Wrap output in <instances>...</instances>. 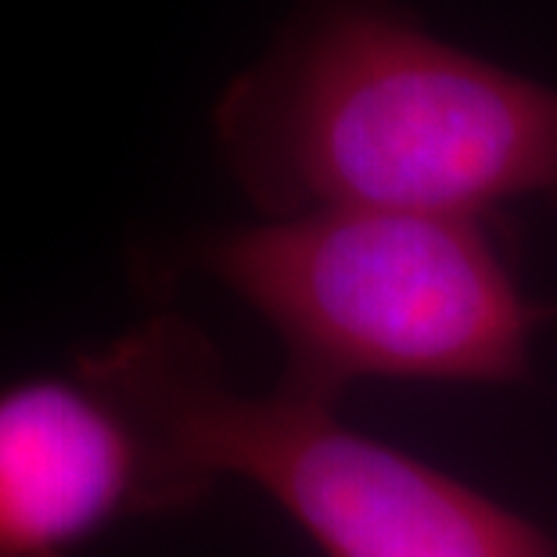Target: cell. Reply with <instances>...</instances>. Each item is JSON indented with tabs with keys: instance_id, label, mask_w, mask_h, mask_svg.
<instances>
[{
	"instance_id": "cell-2",
	"label": "cell",
	"mask_w": 557,
	"mask_h": 557,
	"mask_svg": "<svg viewBox=\"0 0 557 557\" xmlns=\"http://www.w3.org/2000/svg\"><path fill=\"white\" fill-rule=\"evenodd\" d=\"M151 284L206 277L277 331L281 382L338 399L363 377L507 385L529 374L540 310L490 220L306 212L148 248Z\"/></svg>"
},
{
	"instance_id": "cell-1",
	"label": "cell",
	"mask_w": 557,
	"mask_h": 557,
	"mask_svg": "<svg viewBox=\"0 0 557 557\" xmlns=\"http://www.w3.org/2000/svg\"><path fill=\"white\" fill-rule=\"evenodd\" d=\"M212 140L263 220L557 209V90L435 37L403 0H295L212 104Z\"/></svg>"
},
{
	"instance_id": "cell-3",
	"label": "cell",
	"mask_w": 557,
	"mask_h": 557,
	"mask_svg": "<svg viewBox=\"0 0 557 557\" xmlns=\"http://www.w3.org/2000/svg\"><path fill=\"white\" fill-rule=\"evenodd\" d=\"M73 367L129 410L191 507L245 479L327 557H557L532 521L346 429L335 399L292 382L245 393L184 313H151Z\"/></svg>"
},
{
	"instance_id": "cell-4",
	"label": "cell",
	"mask_w": 557,
	"mask_h": 557,
	"mask_svg": "<svg viewBox=\"0 0 557 557\" xmlns=\"http://www.w3.org/2000/svg\"><path fill=\"white\" fill-rule=\"evenodd\" d=\"M184 507L145 429L73 363L0 382V557H76L115 521Z\"/></svg>"
}]
</instances>
